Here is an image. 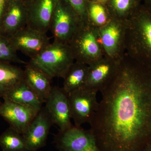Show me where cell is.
<instances>
[{
    "label": "cell",
    "instance_id": "cell-1",
    "mask_svg": "<svg viewBox=\"0 0 151 151\" xmlns=\"http://www.w3.org/2000/svg\"><path fill=\"white\" fill-rule=\"evenodd\" d=\"M118 74L101 91L89 130L99 151H143L151 144V69Z\"/></svg>",
    "mask_w": 151,
    "mask_h": 151
},
{
    "label": "cell",
    "instance_id": "cell-2",
    "mask_svg": "<svg viewBox=\"0 0 151 151\" xmlns=\"http://www.w3.org/2000/svg\"><path fill=\"white\" fill-rule=\"evenodd\" d=\"M73 52L67 44L54 41L35 57L30 63L46 73L52 79L63 78L72 65Z\"/></svg>",
    "mask_w": 151,
    "mask_h": 151
},
{
    "label": "cell",
    "instance_id": "cell-3",
    "mask_svg": "<svg viewBox=\"0 0 151 151\" xmlns=\"http://www.w3.org/2000/svg\"><path fill=\"white\" fill-rule=\"evenodd\" d=\"M97 92L84 87L68 94L71 119L75 127H81L92 122L98 107Z\"/></svg>",
    "mask_w": 151,
    "mask_h": 151
},
{
    "label": "cell",
    "instance_id": "cell-4",
    "mask_svg": "<svg viewBox=\"0 0 151 151\" xmlns=\"http://www.w3.org/2000/svg\"><path fill=\"white\" fill-rule=\"evenodd\" d=\"M64 3V0H57L50 30L55 41L67 44L75 33L78 17L65 1Z\"/></svg>",
    "mask_w": 151,
    "mask_h": 151
},
{
    "label": "cell",
    "instance_id": "cell-5",
    "mask_svg": "<svg viewBox=\"0 0 151 151\" xmlns=\"http://www.w3.org/2000/svg\"><path fill=\"white\" fill-rule=\"evenodd\" d=\"M54 142L58 151H99L91 132L81 127L59 131Z\"/></svg>",
    "mask_w": 151,
    "mask_h": 151
},
{
    "label": "cell",
    "instance_id": "cell-6",
    "mask_svg": "<svg viewBox=\"0 0 151 151\" xmlns=\"http://www.w3.org/2000/svg\"><path fill=\"white\" fill-rule=\"evenodd\" d=\"M44 108L59 132L69 129L74 126L71 122L68 95L62 88L52 86Z\"/></svg>",
    "mask_w": 151,
    "mask_h": 151
},
{
    "label": "cell",
    "instance_id": "cell-7",
    "mask_svg": "<svg viewBox=\"0 0 151 151\" xmlns=\"http://www.w3.org/2000/svg\"><path fill=\"white\" fill-rule=\"evenodd\" d=\"M17 51L31 58L35 57L50 44L47 33L26 26L9 38Z\"/></svg>",
    "mask_w": 151,
    "mask_h": 151
},
{
    "label": "cell",
    "instance_id": "cell-8",
    "mask_svg": "<svg viewBox=\"0 0 151 151\" xmlns=\"http://www.w3.org/2000/svg\"><path fill=\"white\" fill-rule=\"evenodd\" d=\"M39 111L28 105L4 100L0 106V116L10 127L23 134Z\"/></svg>",
    "mask_w": 151,
    "mask_h": 151
},
{
    "label": "cell",
    "instance_id": "cell-9",
    "mask_svg": "<svg viewBox=\"0 0 151 151\" xmlns=\"http://www.w3.org/2000/svg\"><path fill=\"white\" fill-rule=\"evenodd\" d=\"M52 125L48 113L42 107L22 134L29 151H37L46 145Z\"/></svg>",
    "mask_w": 151,
    "mask_h": 151
},
{
    "label": "cell",
    "instance_id": "cell-10",
    "mask_svg": "<svg viewBox=\"0 0 151 151\" xmlns=\"http://www.w3.org/2000/svg\"><path fill=\"white\" fill-rule=\"evenodd\" d=\"M136 13L142 64L151 69V9L141 6Z\"/></svg>",
    "mask_w": 151,
    "mask_h": 151
},
{
    "label": "cell",
    "instance_id": "cell-11",
    "mask_svg": "<svg viewBox=\"0 0 151 151\" xmlns=\"http://www.w3.org/2000/svg\"><path fill=\"white\" fill-rule=\"evenodd\" d=\"M57 0H37L27 11V26L47 33L50 29Z\"/></svg>",
    "mask_w": 151,
    "mask_h": 151
},
{
    "label": "cell",
    "instance_id": "cell-12",
    "mask_svg": "<svg viewBox=\"0 0 151 151\" xmlns=\"http://www.w3.org/2000/svg\"><path fill=\"white\" fill-rule=\"evenodd\" d=\"M17 1L12 2L7 10L3 13L0 23V34L10 37L27 26V11Z\"/></svg>",
    "mask_w": 151,
    "mask_h": 151
},
{
    "label": "cell",
    "instance_id": "cell-13",
    "mask_svg": "<svg viewBox=\"0 0 151 151\" xmlns=\"http://www.w3.org/2000/svg\"><path fill=\"white\" fill-rule=\"evenodd\" d=\"M24 70V80L45 103L51 93L52 78L44 71L28 62Z\"/></svg>",
    "mask_w": 151,
    "mask_h": 151
},
{
    "label": "cell",
    "instance_id": "cell-14",
    "mask_svg": "<svg viewBox=\"0 0 151 151\" xmlns=\"http://www.w3.org/2000/svg\"><path fill=\"white\" fill-rule=\"evenodd\" d=\"M2 98L4 100L28 105L39 110L42 108L44 103L24 80L6 93Z\"/></svg>",
    "mask_w": 151,
    "mask_h": 151
},
{
    "label": "cell",
    "instance_id": "cell-15",
    "mask_svg": "<svg viewBox=\"0 0 151 151\" xmlns=\"http://www.w3.org/2000/svg\"><path fill=\"white\" fill-rule=\"evenodd\" d=\"M24 80V70L10 63L0 62V97Z\"/></svg>",
    "mask_w": 151,
    "mask_h": 151
},
{
    "label": "cell",
    "instance_id": "cell-16",
    "mask_svg": "<svg viewBox=\"0 0 151 151\" xmlns=\"http://www.w3.org/2000/svg\"><path fill=\"white\" fill-rule=\"evenodd\" d=\"M113 68L109 63H102L88 69L85 87L101 92L109 82Z\"/></svg>",
    "mask_w": 151,
    "mask_h": 151
},
{
    "label": "cell",
    "instance_id": "cell-17",
    "mask_svg": "<svg viewBox=\"0 0 151 151\" xmlns=\"http://www.w3.org/2000/svg\"><path fill=\"white\" fill-rule=\"evenodd\" d=\"M88 69L80 62L70 66L63 78L62 88L67 94L85 87Z\"/></svg>",
    "mask_w": 151,
    "mask_h": 151
},
{
    "label": "cell",
    "instance_id": "cell-18",
    "mask_svg": "<svg viewBox=\"0 0 151 151\" xmlns=\"http://www.w3.org/2000/svg\"><path fill=\"white\" fill-rule=\"evenodd\" d=\"M2 151H29L22 134L11 127L0 135Z\"/></svg>",
    "mask_w": 151,
    "mask_h": 151
},
{
    "label": "cell",
    "instance_id": "cell-19",
    "mask_svg": "<svg viewBox=\"0 0 151 151\" xmlns=\"http://www.w3.org/2000/svg\"><path fill=\"white\" fill-rule=\"evenodd\" d=\"M17 52L9 38L0 34V62L17 63L26 65L27 63L20 59Z\"/></svg>",
    "mask_w": 151,
    "mask_h": 151
},
{
    "label": "cell",
    "instance_id": "cell-20",
    "mask_svg": "<svg viewBox=\"0 0 151 151\" xmlns=\"http://www.w3.org/2000/svg\"><path fill=\"white\" fill-rule=\"evenodd\" d=\"M119 36V30L114 25L109 26L103 31L102 36V42L108 53H111L114 51L117 46Z\"/></svg>",
    "mask_w": 151,
    "mask_h": 151
},
{
    "label": "cell",
    "instance_id": "cell-21",
    "mask_svg": "<svg viewBox=\"0 0 151 151\" xmlns=\"http://www.w3.org/2000/svg\"><path fill=\"white\" fill-rule=\"evenodd\" d=\"M110 7L118 14H126L139 8L138 0H109Z\"/></svg>",
    "mask_w": 151,
    "mask_h": 151
},
{
    "label": "cell",
    "instance_id": "cell-22",
    "mask_svg": "<svg viewBox=\"0 0 151 151\" xmlns=\"http://www.w3.org/2000/svg\"><path fill=\"white\" fill-rule=\"evenodd\" d=\"M104 4L92 2L89 4L87 12L93 21L98 24H103L107 21L106 9Z\"/></svg>",
    "mask_w": 151,
    "mask_h": 151
},
{
    "label": "cell",
    "instance_id": "cell-23",
    "mask_svg": "<svg viewBox=\"0 0 151 151\" xmlns=\"http://www.w3.org/2000/svg\"><path fill=\"white\" fill-rule=\"evenodd\" d=\"M75 12L77 16L83 18L87 13L86 0H65Z\"/></svg>",
    "mask_w": 151,
    "mask_h": 151
},
{
    "label": "cell",
    "instance_id": "cell-24",
    "mask_svg": "<svg viewBox=\"0 0 151 151\" xmlns=\"http://www.w3.org/2000/svg\"><path fill=\"white\" fill-rule=\"evenodd\" d=\"M6 1V0H0V23L2 16L5 7Z\"/></svg>",
    "mask_w": 151,
    "mask_h": 151
},
{
    "label": "cell",
    "instance_id": "cell-25",
    "mask_svg": "<svg viewBox=\"0 0 151 151\" xmlns=\"http://www.w3.org/2000/svg\"><path fill=\"white\" fill-rule=\"evenodd\" d=\"M109 1V0H92V1L105 4L106 3L108 2Z\"/></svg>",
    "mask_w": 151,
    "mask_h": 151
},
{
    "label": "cell",
    "instance_id": "cell-26",
    "mask_svg": "<svg viewBox=\"0 0 151 151\" xmlns=\"http://www.w3.org/2000/svg\"><path fill=\"white\" fill-rule=\"evenodd\" d=\"M145 2L146 6L151 9V0H144Z\"/></svg>",
    "mask_w": 151,
    "mask_h": 151
},
{
    "label": "cell",
    "instance_id": "cell-27",
    "mask_svg": "<svg viewBox=\"0 0 151 151\" xmlns=\"http://www.w3.org/2000/svg\"><path fill=\"white\" fill-rule=\"evenodd\" d=\"M143 151H151V144L147 146Z\"/></svg>",
    "mask_w": 151,
    "mask_h": 151
},
{
    "label": "cell",
    "instance_id": "cell-28",
    "mask_svg": "<svg viewBox=\"0 0 151 151\" xmlns=\"http://www.w3.org/2000/svg\"><path fill=\"white\" fill-rule=\"evenodd\" d=\"M1 102H0V106H1Z\"/></svg>",
    "mask_w": 151,
    "mask_h": 151
}]
</instances>
